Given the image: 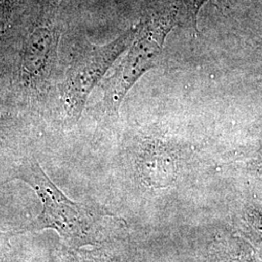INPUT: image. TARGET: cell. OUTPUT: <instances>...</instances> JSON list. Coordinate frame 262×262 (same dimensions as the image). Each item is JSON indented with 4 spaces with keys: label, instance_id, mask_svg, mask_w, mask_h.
Here are the masks:
<instances>
[{
    "label": "cell",
    "instance_id": "1",
    "mask_svg": "<svg viewBox=\"0 0 262 262\" xmlns=\"http://www.w3.org/2000/svg\"><path fill=\"white\" fill-rule=\"evenodd\" d=\"M180 11L173 4L147 15L138 24L134 43L104 82L103 104L110 115L119 112L123 98L141 76L157 66L165 38L178 25Z\"/></svg>",
    "mask_w": 262,
    "mask_h": 262
},
{
    "label": "cell",
    "instance_id": "2",
    "mask_svg": "<svg viewBox=\"0 0 262 262\" xmlns=\"http://www.w3.org/2000/svg\"><path fill=\"white\" fill-rule=\"evenodd\" d=\"M12 176L27 183L42 202L40 215L12 235L52 229L67 243H85L90 227L88 215L51 181L36 159L24 158L15 165Z\"/></svg>",
    "mask_w": 262,
    "mask_h": 262
},
{
    "label": "cell",
    "instance_id": "3",
    "mask_svg": "<svg viewBox=\"0 0 262 262\" xmlns=\"http://www.w3.org/2000/svg\"><path fill=\"white\" fill-rule=\"evenodd\" d=\"M137 32L138 25L128 28L108 44H88L76 54L62 84V100L70 120L76 122L80 119L94 86L124 50L130 47Z\"/></svg>",
    "mask_w": 262,
    "mask_h": 262
},
{
    "label": "cell",
    "instance_id": "4",
    "mask_svg": "<svg viewBox=\"0 0 262 262\" xmlns=\"http://www.w3.org/2000/svg\"><path fill=\"white\" fill-rule=\"evenodd\" d=\"M58 36L56 28L49 25L38 27L29 35L20 66V74L29 84H38L50 75L56 58Z\"/></svg>",
    "mask_w": 262,
    "mask_h": 262
},
{
    "label": "cell",
    "instance_id": "5",
    "mask_svg": "<svg viewBox=\"0 0 262 262\" xmlns=\"http://www.w3.org/2000/svg\"><path fill=\"white\" fill-rule=\"evenodd\" d=\"M208 0H175V5L178 7L180 14L186 20L188 27L197 33V16Z\"/></svg>",
    "mask_w": 262,
    "mask_h": 262
},
{
    "label": "cell",
    "instance_id": "6",
    "mask_svg": "<svg viewBox=\"0 0 262 262\" xmlns=\"http://www.w3.org/2000/svg\"><path fill=\"white\" fill-rule=\"evenodd\" d=\"M13 0H0V33L5 29L12 13Z\"/></svg>",
    "mask_w": 262,
    "mask_h": 262
},
{
    "label": "cell",
    "instance_id": "7",
    "mask_svg": "<svg viewBox=\"0 0 262 262\" xmlns=\"http://www.w3.org/2000/svg\"><path fill=\"white\" fill-rule=\"evenodd\" d=\"M12 235V233L10 235L3 234L0 232V251L2 250L3 247H6L7 243H8V240H9V237Z\"/></svg>",
    "mask_w": 262,
    "mask_h": 262
}]
</instances>
